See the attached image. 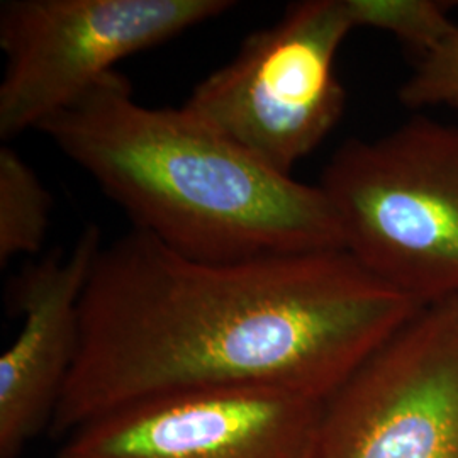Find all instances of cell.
<instances>
[{
    "instance_id": "6da1fadb",
    "label": "cell",
    "mask_w": 458,
    "mask_h": 458,
    "mask_svg": "<svg viewBox=\"0 0 458 458\" xmlns=\"http://www.w3.org/2000/svg\"><path fill=\"white\" fill-rule=\"evenodd\" d=\"M420 308L344 248L208 262L131 229L98 251L49 433L187 391L325 401Z\"/></svg>"
},
{
    "instance_id": "7a4b0ae2",
    "label": "cell",
    "mask_w": 458,
    "mask_h": 458,
    "mask_svg": "<svg viewBox=\"0 0 458 458\" xmlns=\"http://www.w3.org/2000/svg\"><path fill=\"white\" fill-rule=\"evenodd\" d=\"M36 131L147 233L208 262L344 248L319 185L263 164L187 107H148L113 72Z\"/></svg>"
},
{
    "instance_id": "3957f363",
    "label": "cell",
    "mask_w": 458,
    "mask_h": 458,
    "mask_svg": "<svg viewBox=\"0 0 458 458\" xmlns=\"http://www.w3.org/2000/svg\"><path fill=\"white\" fill-rule=\"evenodd\" d=\"M319 189L344 250L425 306L458 294V126L414 115L376 140H346Z\"/></svg>"
},
{
    "instance_id": "277c9868",
    "label": "cell",
    "mask_w": 458,
    "mask_h": 458,
    "mask_svg": "<svg viewBox=\"0 0 458 458\" xmlns=\"http://www.w3.org/2000/svg\"><path fill=\"white\" fill-rule=\"evenodd\" d=\"M355 30L346 0L291 4L250 34L226 65L197 83L183 107L284 175L344 117L336 55Z\"/></svg>"
},
{
    "instance_id": "5b68a950",
    "label": "cell",
    "mask_w": 458,
    "mask_h": 458,
    "mask_svg": "<svg viewBox=\"0 0 458 458\" xmlns=\"http://www.w3.org/2000/svg\"><path fill=\"white\" fill-rule=\"evenodd\" d=\"M231 0H4L0 138L38 130L136 53L226 14Z\"/></svg>"
},
{
    "instance_id": "8992f818",
    "label": "cell",
    "mask_w": 458,
    "mask_h": 458,
    "mask_svg": "<svg viewBox=\"0 0 458 458\" xmlns=\"http://www.w3.org/2000/svg\"><path fill=\"white\" fill-rule=\"evenodd\" d=\"M311 458H458V294L421 306L327 395Z\"/></svg>"
},
{
    "instance_id": "52a82bcc",
    "label": "cell",
    "mask_w": 458,
    "mask_h": 458,
    "mask_svg": "<svg viewBox=\"0 0 458 458\" xmlns=\"http://www.w3.org/2000/svg\"><path fill=\"white\" fill-rule=\"evenodd\" d=\"M321 404L260 387L165 394L79 426L58 458H311Z\"/></svg>"
},
{
    "instance_id": "ba28073f",
    "label": "cell",
    "mask_w": 458,
    "mask_h": 458,
    "mask_svg": "<svg viewBox=\"0 0 458 458\" xmlns=\"http://www.w3.org/2000/svg\"><path fill=\"white\" fill-rule=\"evenodd\" d=\"M102 248L87 225L68 250L28 265L9 289L22 316L16 340L0 357V458H17L48 429L65 393L82 340V297Z\"/></svg>"
},
{
    "instance_id": "9c48e42d",
    "label": "cell",
    "mask_w": 458,
    "mask_h": 458,
    "mask_svg": "<svg viewBox=\"0 0 458 458\" xmlns=\"http://www.w3.org/2000/svg\"><path fill=\"white\" fill-rule=\"evenodd\" d=\"M53 199L14 148H0V265L38 255L48 234Z\"/></svg>"
},
{
    "instance_id": "30bf717a",
    "label": "cell",
    "mask_w": 458,
    "mask_h": 458,
    "mask_svg": "<svg viewBox=\"0 0 458 458\" xmlns=\"http://www.w3.org/2000/svg\"><path fill=\"white\" fill-rule=\"evenodd\" d=\"M355 28L393 34L423 58L455 33L450 11L457 2L446 0H346Z\"/></svg>"
},
{
    "instance_id": "8fae6325",
    "label": "cell",
    "mask_w": 458,
    "mask_h": 458,
    "mask_svg": "<svg viewBox=\"0 0 458 458\" xmlns=\"http://www.w3.org/2000/svg\"><path fill=\"white\" fill-rule=\"evenodd\" d=\"M397 98L412 111L448 107L458 113V30L418 60Z\"/></svg>"
}]
</instances>
